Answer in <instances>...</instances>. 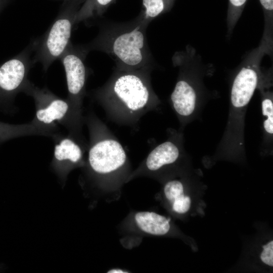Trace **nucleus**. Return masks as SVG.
I'll list each match as a JSON object with an SVG mask.
<instances>
[{
    "instance_id": "18",
    "label": "nucleus",
    "mask_w": 273,
    "mask_h": 273,
    "mask_svg": "<svg viewBox=\"0 0 273 273\" xmlns=\"http://www.w3.org/2000/svg\"><path fill=\"white\" fill-rule=\"evenodd\" d=\"M263 250L260 254V258L265 264L273 266V241H271L263 246Z\"/></svg>"
},
{
    "instance_id": "3",
    "label": "nucleus",
    "mask_w": 273,
    "mask_h": 273,
    "mask_svg": "<svg viewBox=\"0 0 273 273\" xmlns=\"http://www.w3.org/2000/svg\"><path fill=\"white\" fill-rule=\"evenodd\" d=\"M89 141L86 164L89 174L107 187H118L130 174L126 152L117 138L91 108L84 115Z\"/></svg>"
},
{
    "instance_id": "2",
    "label": "nucleus",
    "mask_w": 273,
    "mask_h": 273,
    "mask_svg": "<svg viewBox=\"0 0 273 273\" xmlns=\"http://www.w3.org/2000/svg\"><path fill=\"white\" fill-rule=\"evenodd\" d=\"M149 23L142 12L128 21L106 22L96 38L84 47L88 52L105 53L114 61L116 68L152 71L154 60L146 33Z\"/></svg>"
},
{
    "instance_id": "5",
    "label": "nucleus",
    "mask_w": 273,
    "mask_h": 273,
    "mask_svg": "<svg viewBox=\"0 0 273 273\" xmlns=\"http://www.w3.org/2000/svg\"><path fill=\"white\" fill-rule=\"evenodd\" d=\"M167 139L153 148L140 165L130 173L127 181L140 176H153L164 169L175 165L185 154L181 128L168 129Z\"/></svg>"
},
{
    "instance_id": "20",
    "label": "nucleus",
    "mask_w": 273,
    "mask_h": 273,
    "mask_svg": "<svg viewBox=\"0 0 273 273\" xmlns=\"http://www.w3.org/2000/svg\"><path fill=\"white\" fill-rule=\"evenodd\" d=\"M107 272L108 273H125L128 272L127 270H125L121 268H113L108 270Z\"/></svg>"
},
{
    "instance_id": "1",
    "label": "nucleus",
    "mask_w": 273,
    "mask_h": 273,
    "mask_svg": "<svg viewBox=\"0 0 273 273\" xmlns=\"http://www.w3.org/2000/svg\"><path fill=\"white\" fill-rule=\"evenodd\" d=\"M152 70H121L114 68L108 79L89 95L103 109L109 121L135 128L148 113L161 104L151 80Z\"/></svg>"
},
{
    "instance_id": "14",
    "label": "nucleus",
    "mask_w": 273,
    "mask_h": 273,
    "mask_svg": "<svg viewBox=\"0 0 273 273\" xmlns=\"http://www.w3.org/2000/svg\"><path fill=\"white\" fill-rule=\"evenodd\" d=\"M264 87L260 88L262 93L261 110L264 117L263 147L264 150H270L273 138V100L272 93L265 92Z\"/></svg>"
},
{
    "instance_id": "7",
    "label": "nucleus",
    "mask_w": 273,
    "mask_h": 273,
    "mask_svg": "<svg viewBox=\"0 0 273 273\" xmlns=\"http://www.w3.org/2000/svg\"><path fill=\"white\" fill-rule=\"evenodd\" d=\"M30 68L24 52L0 65V105L11 104L16 95L23 92Z\"/></svg>"
},
{
    "instance_id": "16",
    "label": "nucleus",
    "mask_w": 273,
    "mask_h": 273,
    "mask_svg": "<svg viewBox=\"0 0 273 273\" xmlns=\"http://www.w3.org/2000/svg\"><path fill=\"white\" fill-rule=\"evenodd\" d=\"M113 0H88L85 6L76 14L74 24L88 19L93 16L101 15Z\"/></svg>"
},
{
    "instance_id": "6",
    "label": "nucleus",
    "mask_w": 273,
    "mask_h": 273,
    "mask_svg": "<svg viewBox=\"0 0 273 273\" xmlns=\"http://www.w3.org/2000/svg\"><path fill=\"white\" fill-rule=\"evenodd\" d=\"M87 52L84 47H74L69 44L61 57L67 86L68 96L66 99L76 112L82 115L88 76L84 60Z\"/></svg>"
},
{
    "instance_id": "12",
    "label": "nucleus",
    "mask_w": 273,
    "mask_h": 273,
    "mask_svg": "<svg viewBox=\"0 0 273 273\" xmlns=\"http://www.w3.org/2000/svg\"><path fill=\"white\" fill-rule=\"evenodd\" d=\"M58 131L37 127L31 122L12 124L0 122V144L17 138L40 135L52 138Z\"/></svg>"
},
{
    "instance_id": "10",
    "label": "nucleus",
    "mask_w": 273,
    "mask_h": 273,
    "mask_svg": "<svg viewBox=\"0 0 273 273\" xmlns=\"http://www.w3.org/2000/svg\"><path fill=\"white\" fill-rule=\"evenodd\" d=\"M54 143L53 159L57 166L65 168L64 170L84 163V155L87 152L88 142L68 133L60 132L51 138Z\"/></svg>"
},
{
    "instance_id": "9",
    "label": "nucleus",
    "mask_w": 273,
    "mask_h": 273,
    "mask_svg": "<svg viewBox=\"0 0 273 273\" xmlns=\"http://www.w3.org/2000/svg\"><path fill=\"white\" fill-rule=\"evenodd\" d=\"M75 17L57 19L48 31L38 58L45 70L53 61L61 58L69 44Z\"/></svg>"
},
{
    "instance_id": "13",
    "label": "nucleus",
    "mask_w": 273,
    "mask_h": 273,
    "mask_svg": "<svg viewBox=\"0 0 273 273\" xmlns=\"http://www.w3.org/2000/svg\"><path fill=\"white\" fill-rule=\"evenodd\" d=\"M163 191L174 211L179 214L188 211L191 206V199L188 196H185L184 187L181 181L178 179L168 180L164 186Z\"/></svg>"
},
{
    "instance_id": "4",
    "label": "nucleus",
    "mask_w": 273,
    "mask_h": 273,
    "mask_svg": "<svg viewBox=\"0 0 273 273\" xmlns=\"http://www.w3.org/2000/svg\"><path fill=\"white\" fill-rule=\"evenodd\" d=\"M23 93L34 102L35 112L31 121L34 125L59 131L58 123L67 130L68 133L85 138L82 133L84 115L77 113L67 99L61 98L46 87L36 86L29 80Z\"/></svg>"
},
{
    "instance_id": "17",
    "label": "nucleus",
    "mask_w": 273,
    "mask_h": 273,
    "mask_svg": "<svg viewBox=\"0 0 273 273\" xmlns=\"http://www.w3.org/2000/svg\"><path fill=\"white\" fill-rule=\"evenodd\" d=\"M228 20L233 27L239 18L247 0H229Z\"/></svg>"
},
{
    "instance_id": "11",
    "label": "nucleus",
    "mask_w": 273,
    "mask_h": 273,
    "mask_svg": "<svg viewBox=\"0 0 273 273\" xmlns=\"http://www.w3.org/2000/svg\"><path fill=\"white\" fill-rule=\"evenodd\" d=\"M170 219L154 212L140 211L134 215V224L141 232L148 235L162 236L170 230Z\"/></svg>"
},
{
    "instance_id": "15",
    "label": "nucleus",
    "mask_w": 273,
    "mask_h": 273,
    "mask_svg": "<svg viewBox=\"0 0 273 273\" xmlns=\"http://www.w3.org/2000/svg\"><path fill=\"white\" fill-rule=\"evenodd\" d=\"M175 0H143L144 10L142 11L145 18L151 22L159 15L168 12Z\"/></svg>"
},
{
    "instance_id": "19",
    "label": "nucleus",
    "mask_w": 273,
    "mask_h": 273,
    "mask_svg": "<svg viewBox=\"0 0 273 273\" xmlns=\"http://www.w3.org/2000/svg\"><path fill=\"white\" fill-rule=\"evenodd\" d=\"M259 2L265 14L268 16L272 15L273 0H259Z\"/></svg>"
},
{
    "instance_id": "8",
    "label": "nucleus",
    "mask_w": 273,
    "mask_h": 273,
    "mask_svg": "<svg viewBox=\"0 0 273 273\" xmlns=\"http://www.w3.org/2000/svg\"><path fill=\"white\" fill-rule=\"evenodd\" d=\"M171 106L183 128L190 122L201 108L199 95L193 82L180 72L170 98Z\"/></svg>"
}]
</instances>
